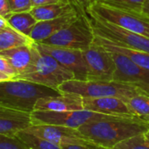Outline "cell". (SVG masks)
<instances>
[{
    "label": "cell",
    "mask_w": 149,
    "mask_h": 149,
    "mask_svg": "<svg viewBox=\"0 0 149 149\" xmlns=\"http://www.w3.org/2000/svg\"><path fill=\"white\" fill-rule=\"evenodd\" d=\"M25 131L47 139L48 141L61 146L70 144L91 143L80 132L78 129L62 125L37 124L32 125Z\"/></svg>",
    "instance_id": "12"
},
{
    "label": "cell",
    "mask_w": 149,
    "mask_h": 149,
    "mask_svg": "<svg viewBox=\"0 0 149 149\" xmlns=\"http://www.w3.org/2000/svg\"><path fill=\"white\" fill-rule=\"evenodd\" d=\"M60 94L57 90L24 79L0 82V105L24 111H33L40 98Z\"/></svg>",
    "instance_id": "2"
},
{
    "label": "cell",
    "mask_w": 149,
    "mask_h": 149,
    "mask_svg": "<svg viewBox=\"0 0 149 149\" xmlns=\"http://www.w3.org/2000/svg\"><path fill=\"white\" fill-rule=\"evenodd\" d=\"M33 44L23 45L11 49L0 51V55L5 57L15 68L18 73V77L26 73L33 63Z\"/></svg>",
    "instance_id": "17"
},
{
    "label": "cell",
    "mask_w": 149,
    "mask_h": 149,
    "mask_svg": "<svg viewBox=\"0 0 149 149\" xmlns=\"http://www.w3.org/2000/svg\"><path fill=\"white\" fill-rule=\"evenodd\" d=\"M76 10V7L69 2H59L33 7L30 13L39 22L54 19Z\"/></svg>",
    "instance_id": "18"
},
{
    "label": "cell",
    "mask_w": 149,
    "mask_h": 149,
    "mask_svg": "<svg viewBox=\"0 0 149 149\" xmlns=\"http://www.w3.org/2000/svg\"><path fill=\"white\" fill-rule=\"evenodd\" d=\"M108 51L111 52L116 67L113 81L135 86L149 95V71L124 54L113 50Z\"/></svg>",
    "instance_id": "9"
},
{
    "label": "cell",
    "mask_w": 149,
    "mask_h": 149,
    "mask_svg": "<svg viewBox=\"0 0 149 149\" xmlns=\"http://www.w3.org/2000/svg\"><path fill=\"white\" fill-rule=\"evenodd\" d=\"M94 41L97 44H99L101 47H103L104 49L107 50H113L121 54H125L129 58H131L133 61H135L137 64H139L140 67L144 68L145 69L149 71V54L140 51L132 50L130 48H126L121 46H118L111 42L110 40H106L105 38L96 34L95 33V39Z\"/></svg>",
    "instance_id": "19"
},
{
    "label": "cell",
    "mask_w": 149,
    "mask_h": 149,
    "mask_svg": "<svg viewBox=\"0 0 149 149\" xmlns=\"http://www.w3.org/2000/svg\"><path fill=\"white\" fill-rule=\"evenodd\" d=\"M0 72L7 74L12 79H17L18 77V73L15 68L5 57L1 55H0Z\"/></svg>",
    "instance_id": "28"
},
{
    "label": "cell",
    "mask_w": 149,
    "mask_h": 149,
    "mask_svg": "<svg viewBox=\"0 0 149 149\" xmlns=\"http://www.w3.org/2000/svg\"><path fill=\"white\" fill-rule=\"evenodd\" d=\"M97 1L117 8L142 13L145 0H97Z\"/></svg>",
    "instance_id": "25"
},
{
    "label": "cell",
    "mask_w": 149,
    "mask_h": 149,
    "mask_svg": "<svg viewBox=\"0 0 149 149\" xmlns=\"http://www.w3.org/2000/svg\"><path fill=\"white\" fill-rule=\"evenodd\" d=\"M62 149H105L100 146L95 145L93 143L87 144H70L61 146Z\"/></svg>",
    "instance_id": "30"
},
{
    "label": "cell",
    "mask_w": 149,
    "mask_h": 149,
    "mask_svg": "<svg viewBox=\"0 0 149 149\" xmlns=\"http://www.w3.org/2000/svg\"><path fill=\"white\" fill-rule=\"evenodd\" d=\"M33 43L34 41L29 36L19 33L11 26L0 31V51Z\"/></svg>",
    "instance_id": "20"
},
{
    "label": "cell",
    "mask_w": 149,
    "mask_h": 149,
    "mask_svg": "<svg viewBox=\"0 0 149 149\" xmlns=\"http://www.w3.org/2000/svg\"><path fill=\"white\" fill-rule=\"evenodd\" d=\"M87 13L94 14L118 26L149 38V17L143 13L124 10L95 1L88 7Z\"/></svg>",
    "instance_id": "6"
},
{
    "label": "cell",
    "mask_w": 149,
    "mask_h": 149,
    "mask_svg": "<svg viewBox=\"0 0 149 149\" xmlns=\"http://www.w3.org/2000/svg\"><path fill=\"white\" fill-rule=\"evenodd\" d=\"M105 149H108V148H105Z\"/></svg>",
    "instance_id": "39"
},
{
    "label": "cell",
    "mask_w": 149,
    "mask_h": 149,
    "mask_svg": "<svg viewBox=\"0 0 149 149\" xmlns=\"http://www.w3.org/2000/svg\"><path fill=\"white\" fill-rule=\"evenodd\" d=\"M94 39L95 32L87 13L81 14L73 23L39 43L84 51L92 45Z\"/></svg>",
    "instance_id": "5"
},
{
    "label": "cell",
    "mask_w": 149,
    "mask_h": 149,
    "mask_svg": "<svg viewBox=\"0 0 149 149\" xmlns=\"http://www.w3.org/2000/svg\"><path fill=\"white\" fill-rule=\"evenodd\" d=\"M33 125L48 124L62 125L70 128L78 129L80 126L103 119H112L120 118L118 116H111L102 114L88 110L68 111H36L31 113Z\"/></svg>",
    "instance_id": "8"
},
{
    "label": "cell",
    "mask_w": 149,
    "mask_h": 149,
    "mask_svg": "<svg viewBox=\"0 0 149 149\" xmlns=\"http://www.w3.org/2000/svg\"><path fill=\"white\" fill-rule=\"evenodd\" d=\"M144 134H145V137H146V139H147V141L149 142V130H148L147 132H146Z\"/></svg>",
    "instance_id": "36"
},
{
    "label": "cell",
    "mask_w": 149,
    "mask_h": 149,
    "mask_svg": "<svg viewBox=\"0 0 149 149\" xmlns=\"http://www.w3.org/2000/svg\"><path fill=\"white\" fill-rule=\"evenodd\" d=\"M88 15L96 34L105 38L115 45L149 54V38L124 29L94 14L88 13Z\"/></svg>",
    "instance_id": "7"
},
{
    "label": "cell",
    "mask_w": 149,
    "mask_h": 149,
    "mask_svg": "<svg viewBox=\"0 0 149 149\" xmlns=\"http://www.w3.org/2000/svg\"><path fill=\"white\" fill-rule=\"evenodd\" d=\"M112 149H149V142L144 133H140L118 143Z\"/></svg>",
    "instance_id": "24"
},
{
    "label": "cell",
    "mask_w": 149,
    "mask_h": 149,
    "mask_svg": "<svg viewBox=\"0 0 149 149\" xmlns=\"http://www.w3.org/2000/svg\"><path fill=\"white\" fill-rule=\"evenodd\" d=\"M58 91L64 82L74 79V74L61 66L54 57L41 52L33 44V61L30 68L17 77Z\"/></svg>",
    "instance_id": "3"
},
{
    "label": "cell",
    "mask_w": 149,
    "mask_h": 149,
    "mask_svg": "<svg viewBox=\"0 0 149 149\" xmlns=\"http://www.w3.org/2000/svg\"><path fill=\"white\" fill-rule=\"evenodd\" d=\"M7 80H12V78L10 77H8L7 74L0 72V82H3V81H7Z\"/></svg>",
    "instance_id": "35"
},
{
    "label": "cell",
    "mask_w": 149,
    "mask_h": 149,
    "mask_svg": "<svg viewBox=\"0 0 149 149\" xmlns=\"http://www.w3.org/2000/svg\"><path fill=\"white\" fill-rule=\"evenodd\" d=\"M84 109L118 117H135L130 111L125 100L116 97H83Z\"/></svg>",
    "instance_id": "13"
},
{
    "label": "cell",
    "mask_w": 149,
    "mask_h": 149,
    "mask_svg": "<svg viewBox=\"0 0 149 149\" xmlns=\"http://www.w3.org/2000/svg\"><path fill=\"white\" fill-rule=\"evenodd\" d=\"M9 25L19 31V33L29 36L33 27L38 22L34 17L31 14L30 12H24V13H12L8 16L6 17Z\"/></svg>",
    "instance_id": "21"
},
{
    "label": "cell",
    "mask_w": 149,
    "mask_h": 149,
    "mask_svg": "<svg viewBox=\"0 0 149 149\" xmlns=\"http://www.w3.org/2000/svg\"><path fill=\"white\" fill-rule=\"evenodd\" d=\"M32 112L0 105V133L16 136L33 125Z\"/></svg>",
    "instance_id": "14"
},
{
    "label": "cell",
    "mask_w": 149,
    "mask_h": 149,
    "mask_svg": "<svg viewBox=\"0 0 149 149\" xmlns=\"http://www.w3.org/2000/svg\"><path fill=\"white\" fill-rule=\"evenodd\" d=\"M68 2L71 3L76 9L83 14H87V9L91 6V0H68Z\"/></svg>",
    "instance_id": "29"
},
{
    "label": "cell",
    "mask_w": 149,
    "mask_h": 149,
    "mask_svg": "<svg viewBox=\"0 0 149 149\" xmlns=\"http://www.w3.org/2000/svg\"><path fill=\"white\" fill-rule=\"evenodd\" d=\"M78 130L90 142L112 149L118 143L147 132L149 123L139 117H120L91 122L80 126Z\"/></svg>",
    "instance_id": "1"
},
{
    "label": "cell",
    "mask_w": 149,
    "mask_h": 149,
    "mask_svg": "<svg viewBox=\"0 0 149 149\" xmlns=\"http://www.w3.org/2000/svg\"><path fill=\"white\" fill-rule=\"evenodd\" d=\"M7 1L11 12L13 13L30 12L33 7L32 0H7Z\"/></svg>",
    "instance_id": "27"
},
{
    "label": "cell",
    "mask_w": 149,
    "mask_h": 149,
    "mask_svg": "<svg viewBox=\"0 0 149 149\" xmlns=\"http://www.w3.org/2000/svg\"><path fill=\"white\" fill-rule=\"evenodd\" d=\"M126 104L133 116L139 118L149 116V95L137 94L129 98Z\"/></svg>",
    "instance_id": "23"
},
{
    "label": "cell",
    "mask_w": 149,
    "mask_h": 149,
    "mask_svg": "<svg viewBox=\"0 0 149 149\" xmlns=\"http://www.w3.org/2000/svg\"><path fill=\"white\" fill-rule=\"evenodd\" d=\"M34 110L51 111L84 110L83 97L72 93H61L58 96L42 97L36 102Z\"/></svg>",
    "instance_id": "15"
},
{
    "label": "cell",
    "mask_w": 149,
    "mask_h": 149,
    "mask_svg": "<svg viewBox=\"0 0 149 149\" xmlns=\"http://www.w3.org/2000/svg\"><path fill=\"white\" fill-rule=\"evenodd\" d=\"M17 137H19L29 149H62L61 146L54 144L47 139L36 136L25 130L19 132Z\"/></svg>",
    "instance_id": "22"
},
{
    "label": "cell",
    "mask_w": 149,
    "mask_h": 149,
    "mask_svg": "<svg viewBox=\"0 0 149 149\" xmlns=\"http://www.w3.org/2000/svg\"><path fill=\"white\" fill-rule=\"evenodd\" d=\"M61 93H72L82 97H116L125 102L132 97L145 93L140 89L116 82V81H91V80H68L58 87ZM146 94V93H145Z\"/></svg>",
    "instance_id": "4"
},
{
    "label": "cell",
    "mask_w": 149,
    "mask_h": 149,
    "mask_svg": "<svg viewBox=\"0 0 149 149\" xmlns=\"http://www.w3.org/2000/svg\"><path fill=\"white\" fill-rule=\"evenodd\" d=\"M0 149H29L22 140L16 136L0 133Z\"/></svg>",
    "instance_id": "26"
},
{
    "label": "cell",
    "mask_w": 149,
    "mask_h": 149,
    "mask_svg": "<svg viewBox=\"0 0 149 149\" xmlns=\"http://www.w3.org/2000/svg\"><path fill=\"white\" fill-rule=\"evenodd\" d=\"M39 50L54 57L61 66L71 71L76 80H87V67L83 51L35 42Z\"/></svg>",
    "instance_id": "11"
},
{
    "label": "cell",
    "mask_w": 149,
    "mask_h": 149,
    "mask_svg": "<svg viewBox=\"0 0 149 149\" xmlns=\"http://www.w3.org/2000/svg\"><path fill=\"white\" fill-rule=\"evenodd\" d=\"M87 67V80L113 81L115 62L111 52L95 41L83 51Z\"/></svg>",
    "instance_id": "10"
},
{
    "label": "cell",
    "mask_w": 149,
    "mask_h": 149,
    "mask_svg": "<svg viewBox=\"0 0 149 149\" xmlns=\"http://www.w3.org/2000/svg\"><path fill=\"white\" fill-rule=\"evenodd\" d=\"M142 13L146 16L149 17V0H145L143 7H142Z\"/></svg>",
    "instance_id": "34"
},
{
    "label": "cell",
    "mask_w": 149,
    "mask_h": 149,
    "mask_svg": "<svg viewBox=\"0 0 149 149\" xmlns=\"http://www.w3.org/2000/svg\"><path fill=\"white\" fill-rule=\"evenodd\" d=\"M12 12L7 0H0V15L6 18Z\"/></svg>",
    "instance_id": "31"
},
{
    "label": "cell",
    "mask_w": 149,
    "mask_h": 149,
    "mask_svg": "<svg viewBox=\"0 0 149 149\" xmlns=\"http://www.w3.org/2000/svg\"><path fill=\"white\" fill-rule=\"evenodd\" d=\"M141 118H143L144 120H146V121H147V122L149 123V116H146V117H142Z\"/></svg>",
    "instance_id": "37"
},
{
    "label": "cell",
    "mask_w": 149,
    "mask_h": 149,
    "mask_svg": "<svg viewBox=\"0 0 149 149\" xmlns=\"http://www.w3.org/2000/svg\"><path fill=\"white\" fill-rule=\"evenodd\" d=\"M59 2H68V0H32L33 6H40L48 4H54V3H59Z\"/></svg>",
    "instance_id": "32"
},
{
    "label": "cell",
    "mask_w": 149,
    "mask_h": 149,
    "mask_svg": "<svg viewBox=\"0 0 149 149\" xmlns=\"http://www.w3.org/2000/svg\"><path fill=\"white\" fill-rule=\"evenodd\" d=\"M81 14L83 13H80L77 10H76L54 19L39 21L33 27L29 37L34 42H41L61 29L68 26L74 20H77Z\"/></svg>",
    "instance_id": "16"
},
{
    "label": "cell",
    "mask_w": 149,
    "mask_h": 149,
    "mask_svg": "<svg viewBox=\"0 0 149 149\" xmlns=\"http://www.w3.org/2000/svg\"><path fill=\"white\" fill-rule=\"evenodd\" d=\"M8 26H10V25H9L7 19H6L5 17H3V16L0 15V31H2L3 29H5V28L7 27Z\"/></svg>",
    "instance_id": "33"
},
{
    "label": "cell",
    "mask_w": 149,
    "mask_h": 149,
    "mask_svg": "<svg viewBox=\"0 0 149 149\" xmlns=\"http://www.w3.org/2000/svg\"><path fill=\"white\" fill-rule=\"evenodd\" d=\"M95 1H97V0H91V3H93V2H95Z\"/></svg>",
    "instance_id": "38"
}]
</instances>
